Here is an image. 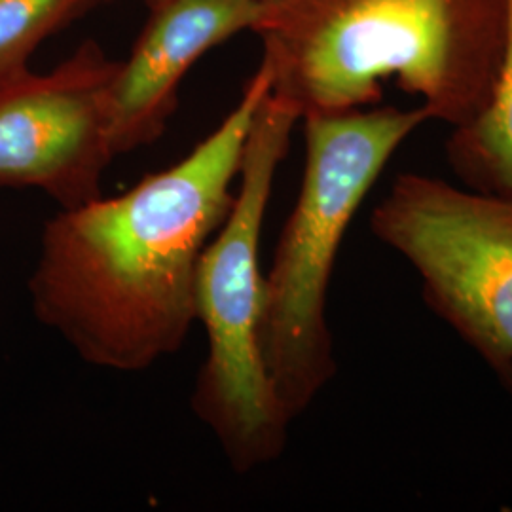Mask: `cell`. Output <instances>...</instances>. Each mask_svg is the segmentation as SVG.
<instances>
[{
	"instance_id": "cell-1",
	"label": "cell",
	"mask_w": 512,
	"mask_h": 512,
	"mask_svg": "<svg viewBox=\"0 0 512 512\" xmlns=\"http://www.w3.org/2000/svg\"><path fill=\"white\" fill-rule=\"evenodd\" d=\"M270 92L260 63L238 105L181 162L46 222L29 281L33 311L86 363L141 372L181 349L196 323L200 256L232 209Z\"/></svg>"
},
{
	"instance_id": "cell-2",
	"label": "cell",
	"mask_w": 512,
	"mask_h": 512,
	"mask_svg": "<svg viewBox=\"0 0 512 512\" xmlns=\"http://www.w3.org/2000/svg\"><path fill=\"white\" fill-rule=\"evenodd\" d=\"M505 29L507 0H264L251 31L300 120L372 107L395 80L454 129L486 109Z\"/></svg>"
},
{
	"instance_id": "cell-3",
	"label": "cell",
	"mask_w": 512,
	"mask_h": 512,
	"mask_svg": "<svg viewBox=\"0 0 512 512\" xmlns=\"http://www.w3.org/2000/svg\"><path fill=\"white\" fill-rule=\"evenodd\" d=\"M306 165L264 274L262 357L289 420L336 374L327 319L330 279L349 224L397 150L431 120L423 107H366L302 118Z\"/></svg>"
},
{
	"instance_id": "cell-4",
	"label": "cell",
	"mask_w": 512,
	"mask_h": 512,
	"mask_svg": "<svg viewBox=\"0 0 512 512\" xmlns=\"http://www.w3.org/2000/svg\"><path fill=\"white\" fill-rule=\"evenodd\" d=\"M298 112L270 92L256 110L228 217L205 245L196 272V321L207 334L192 408L238 475L285 452L289 425L262 357L264 274L260 236Z\"/></svg>"
},
{
	"instance_id": "cell-5",
	"label": "cell",
	"mask_w": 512,
	"mask_h": 512,
	"mask_svg": "<svg viewBox=\"0 0 512 512\" xmlns=\"http://www.w3.org/2000/svg\"><path fill=\"white\" fill-rule=\"evenodd\" d=\"M370 230L420 277L421 298L512 393V198L401 173Z\"/></svg>"
},
{
	"instance_id": "cell-6",
	"label": "cell",
	"mask_w": 512,
	"mask_h": 512,
	"mask_svg": "<svg viewBox=\"0 0 512 512\" xmlns=\"http://www.w3.org/2000/svg\"><path fill=\"white\" fill-rule=\"evenodd\" d=\"M118 61L82 42L54 71L0 80V188H38L74 209L103 196L116 158L112 80Z\"/></svg>"
},
{
	"instance_id": "cell-7",
	"label": "cell",
	"mask_w": 512,
	"mask_h": 512,
	"mask_svg": "<svg viewBox=\"0 0 512 512\" xmlns=\"http://www.w3.org/2000/svg\"><path fill=\"white\" fill-rule=\"evenodd\" d=\"M264 0H162L112 80L116 156L162 137L186 73L213 48L251 31Z\"/></svg>"
},
{
	"instance_id": "cell-8",
	"label": "cell",
	"mask_w": 512,
	"mask_h": 512,
	"mask_svg": "<svg viewBox=\"0 0 512 512\" xmlns=\"http://www.w3.org/2000/svg\"><path fill=\"white\" fill-rule=\"evenodd\" d=\"M444 150L463 186L512 198V0L494 93L475 120L452 129Z\"/></svg>"
},
{
	"instance_id": "cell-9",
	"label": "cell",
	"mask_w": 512,
	"mask_h": 512,
	"mask_svg": "<svg viewBox=\"0 0 512 512\" xmlns=\"http://www.w3.org/2000/svg\"><path fill=\"white\" fill-rule=\"evenodd\" d=\"M97 0H0V80L29 69L38 46Z\"/></svg>"
},
{
	"instance_id": "cell-10",
	"label": "cell",
	"mask_w": 512,
	"mask_h": 512,
	"mask_svg": "<svg viewBox=\"0 0 512 512\" xmlns=\"http://www.w3.org/2000/svg\"><path fill=\"white\" fill-rule=\"evenodd\" d=\"M162 0H145V4H147L148 8H152V6H156V4H160Z\"/></svg>"
},
{
	"instance_id": "cell-11",
	"label": "cell",
	"mask_w": 512,
	"mask_h": 512,
	"mask_svg": "<svg viewBox=\"0 0 512 512\" xmlns=\"http://www.w3.org/2000/svg\"><path fill=\"white\" fill-rule=\"evenodd\" d=\"M97 2H110V0H97Z\"/></svg>"
}]
</instances>
